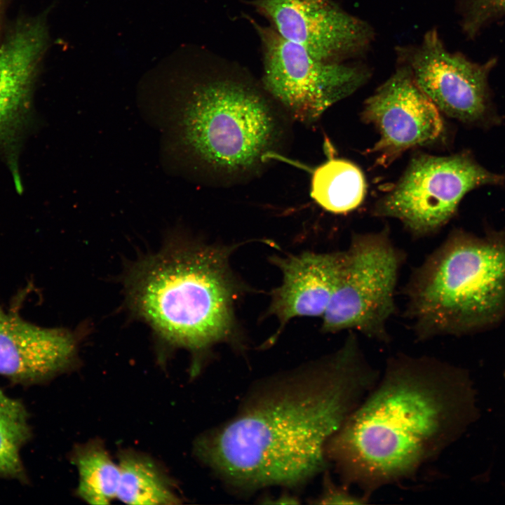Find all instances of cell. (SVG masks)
I'll return each mask as SVG.
<instances>
[{"instance_id":"6","label":"cell","mask_w":505,"mask_h":505,"mask_svg":"<svg viewBox=\"0 0 505 505\" xmlns=\"http://www.w3.org/2000/svg\"><path fill=\"white\" fill-rule=\"evenodd\" d=\"M404 253L394 246L387 227L378 232L354 234L342 258L336 285L323 315L321 331H358L388 343L389 318Z\"/></svg>"},{"instance_id":"21","label":"cell","mask_w":505,"mask_h":505,"mask_svg":"<svg viewBox=\"0 0 505 505\" xmlns=\"http://www.w3.org/2000/svg\"><path fill=\"white\" fill-rule=\"evenodd\" d=\"M0 15H1V0H0Z\"/></svg>"},{"instance_id":"13","label":"cell","mask_w":505,"mask_h":505,"mask_svg":"<svg viewBox=\"0 0 505 505\" xmlns=\"http://www.w3.org/2000/svg\"><path fill=\"white\" fill-rule=\"evenodd\" d=\"M78 364V339L63 328H43L0 305V375L20 384L50 381Z\"/></svg>"},{"instance_id":"9","label":"cell","mask_w":505,"mask_h":505,"mask_svg":"<svg viewBox=\"0 0 505 505\" xmlns=\"http://www.w3.org/2000/svg\"><path fill=\"white\" fill-rule=\"evenodd\" d=\"M361 118L379 135L368 152L384 167L408 149L436 141L444 130L440 110L403 64L365 100Z\"/></svg>"},{"instance_id":"18","label":"cell","mask_w":505,"mask_h":505,"mask_svg":"<svg viewBox=\"0 0 505 505\" xmlns=\"http://www.w3.org/2000/svg\"><path fill=\"white\" fill-rule=\"evenodd\" d=\"M30 437L25 407L0 389V477L26 479L20 452Z\"/></svg>"},{"instance_id":"2","label":"cell","mask_w":505,"mask_h":505,"mask_svg":"<svg viewBox=\"0 0 505 505\" xmlns=\"http://www.w3.org/2000/svg\"><path fill=\"white\" fill-rule=\"evenodd\" d=\"M144 81L145 102L180 175L213 186L248 182L280 159L292 120L250 80L174 74L163 64Z\"/></svg>"},{"instance_id":"3","label":"cell","mask_w":505,"mask_h":505,"mask_svg":"<svg viewBox=\"0 0 505 505\" xmlns=\"http://www.w3.org/2000/svg\"><path fill=\"white\" fill-rule=\"evenodd\" d=\"M456 376L432 356L389 357L376 384L327 445L339 481L370 499L431 463L457 427Z\"/></svg>"},{"instance_id":"11","label":"cell","mask_w":505,"mask_h":505,"mask_svg":"<svg viewBox=\"0 0 505 505\" xmlns=\"http://www.w3.org/2000/svg\"><path fill=\"white\" fill-rule=\"evenodd\" d=\"M254 5L281 36L321 60L359 56L372 39L366 22L332 0H255Z\"/></svg>"},{"instance_id":"19","label":"cell","mask_w":505,"mask_h":505,"mask_svg":"<svg viewBox=\"0 0 505 505\" xmlns=\"http://www.w3.org/2000/svg\"><path fill=\"white\" fill-rule=\"evenodd\" d=\"M326 471L324 478L323 490L317 499L321 504H364L369 499L363 494H356L351 488L341 482H334Z\"/></svg>"},{"instance_id":"4","label":"cell","mask_w":505,"mask_h":505,"mask_svg":"<svg viewBox=\"0 0 505 505\" xmlns=\"http://www.w3.org/2000/svg\"><path fill=\"white\" fill-rule=\"evenodd\" d=\"M231 250L178 241L142 259L126 279L130 309L164 342L193 353L226 340L236 292Z\"/></svg>"},{"instance_id":"1","label":"cell","mask_w":505,"mask_h":505,"mask_svg":"<svg viewBox=\"0 0 505 505\" xmlns=\"http://www.w3.org/2000/svg\"><path fill=\"white\" fill-rule=\"evenodd\" d=\"M379 376L350 331L334 352L257 389L235 417L197 438L195 454L243 490L307 483L328 470L329 440Z\"/></svg>"},{"instance_id":"10","label":"cell","mask_w":505,"mask_h":505,"mask_svg":"<svg viewBox=\"0 0 505 505\" xmlns=\"http://www.w3.org/2000/svg\"><path fill=\"white\" fill-rule=\"evenodd\" d=\"M400 53L403 65L440 112L466 123L486 116L491 62L478 64L449 51L436 30L428 32L419 45Z\"/></svg>"},{"instance_id":"8","label":"cell","mask_w":505,"mask_h":505,"mask_svg":"<svg viewBox=\"0 0 505 505\" xmlns=\"http://www.w3.org/2000/svg\"><path fill=\"white\" fill-rule=\"evenodd\" d=\"M264 56V89L291 120L316 122L325 110L368 80L369 72L346 62H326L256 25Z\"/></svg>"},{"instance_id":"17","label":"cell","mask_w":505,"mask_h":505,"mask_svg":"<svg viewBox=\"0 0 505 505\" xmlns=\"http://www.w3.org/2000/svg\"><path fill=\"white\" fill-rule=\"evenodd\" d=\"M70 460L78 472V497L92 505L108 504L116 498L120 470L100 438L74 445Z\"/></svg>"},{"instance_id":"20","label":"cell","mask_w":505,"mask_h":505,"mask_svg":"<svg viewBox=\"0 0 505 505\" xmlns=\"http://www.w3.org/2000/svg\"><path fill=\"white\" fill-rule=\"evenodd\" d=\"M481 8L498 13H505V0H473Z\"/></svg>"},{"instance_id":"7","label":"cell","mask_w":505,"mask_h":505,"mask_svg":"<svg viewBox=\"0 0 505 505\" xmlns=\"http://www.w3.org/2000/svg\"><path fill=\"white\" fill-rule=\"evenodd\" d=\"M501 175L480 166L466 152L448 156L419 154L372 213L398 220L415 238L437 232L454 216L464 195L486 184H499Z\"/></svg>"},{"instance_id":"5","label":"cell","mask_w":505,"mask_h":505,"mask_svg":"<svg viewBox=\"0 0 505 505\" xmlns=\"http://www.w3.org/2000/svg\"><path fill=\"white\" fill-rule=\"evenodd\" d=\"M403 292L419 341L498 323L505 316V231L484 237L452 231L413 270Z\"/></svg>"},{"instance_id":"14","label":"cell","mask_w":505,"mask_h":505,"mask_svg":"<svg viewBox=\"0 0 505 505\" xmlns=\"http://www.w3.org/2000/svg\"><path fill=\"white\" fill-rule=\"evenodd\" d=\"M342 258V251H308L271 258L282 272L283 281L272 292L268 313L279 320L281 328L295 317L323 316L336 285Z\"/></svg>"},{"instance_id":"12","label":"cell","mask_w":505,"mask_h":505,"mask_svg":"<svg viewBox=\"0 0 505 505\" xmlns=\"http://www.w3.org/2000/svg\"><path fill=\"white\" fill-rule=\"evenodd\" d=\"M47 45L44 22L18 28L0 47V155L21 191L18 157L31 115L36 72Z\"/></svg>"},{"instance_id":"16","label":"cell","mask_w":505,"mask_h":505,"mask_svg":"<svg viewBox=\"0 0 505 505\" xmlns=\"http://www.w3.org/2000/svg\"><path fill=\"white\" fill-rule=\"evenodd\" d=\"M366 182L354 163L332 155L312 172L310 194L325 210L342 214L358 208L364 200Z\"/></svg>"},{"instance_id":"15","label":"cell","mask_w":505,"mask_h":505,"mask_svg":"<svg viewBox=\"0 0 505 505\" xmlns=\"http://www.w3.org/2000/svg\"><path fill=\"white\" fill-rule=\"evenodd\" d=\"M120 477L116 499L133 505H173L180 503L173 480L152 456L133 449L118 454Z\"/></svg>"}]
</instances>
